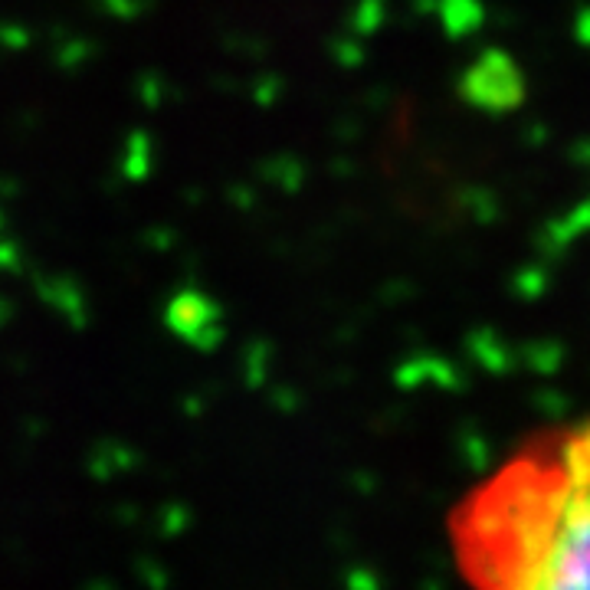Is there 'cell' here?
<instances>
[{"instance_id": "6da1fadb", "label": "cell", "mask_w": 590, "mask_h": 590, "mask_svg": "<svg viewBox=\"0 0 590 590\" xmlns=\"http://www.w3.org/2000/svg\"><path fill=\"white\" fill-rule=\"evenodd\" d=\"M469 590H590V417L525 436L453 505Z\"/></svg>"}]
</instances>
